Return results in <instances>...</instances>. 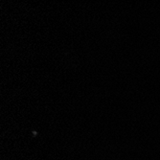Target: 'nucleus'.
Listing matches in <instances>:
<instances>
[]
</instances>
